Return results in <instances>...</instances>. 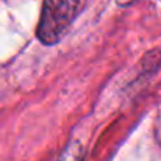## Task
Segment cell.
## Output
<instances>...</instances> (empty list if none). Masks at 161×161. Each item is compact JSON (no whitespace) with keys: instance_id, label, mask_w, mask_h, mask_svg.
Returning a JSON list of instances; mask_svg holds the SVG:
<instances>
[{"instance_id":"6da1fadb","label":"cell","mask_w":161,"mask_h":161,"mask_svg":"<svg viewBox=\"0 0 161 161\" xmlns=\"http://www.w3.org/2000/svg\"><path fill=\"white\" fill-rule=\"evenodd\" d=\"M78 11V0H44L38 24V38L46 46H55L70 28Z\"/></svg>"},{"instance_id":"7a4b0ae2","label":"cell","mask_w":161,"mask_h":161,"mask_svg":"<svg viewBox=\"0 0 161 161\" xmlns=\"http://www.w3.org/2000/svg\"><path fill=\"white\" fill-rule=\"evenodd\" d=\"M81 158H83L81 144L80 142H72L52 161H81Z\"/></svg>"}]
</instances>
